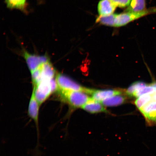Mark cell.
<instances>
[{
    "mask_svg": "<svg viewBox=\"0 0 156 156\" xmlns=\"http://www.w3.org/2000/svg\"><path fill=\"white\" fill-rule=\"evenodd\" d=\"M56 90H58V85L55 79H54L41 81L34 86L33 91L37 100L41 105Z\"/></svg>",
    "mask_w": 156,
    "mask_h": 156,
    "instance_id": "1",
    "label": "cell"
},
{
    "mask_svg": "<svg viewBox=\"0 0 156 156\" xmlns=\"http://www.w3.org/2000/svg\"><path fill=\"white\" fill-rule=\"evenodd\" d=\"M58 92L63 101L69 105L72 110L82 108L91 98L87 93L82 91H59Z\"/></svg>",
    "mask_w": 156,
    "mask_h": 156,
    "instance_id": "2",
    "label": "cell"
},
{
    "mask_svg": "<svg viewBox=\"0 0 156 156\" xmlns=\"http://www.w3.org/2000/svg\"><path fill=\"white\" fill-rule=\"evenodd\" d=\"M156 14V7H152L145 10L138 12H123L117 14L115 19V27L125 26L132 21L146 16Z\"/></svg>",
    "mask_w": 156,
    "mask_h": 156,
    "instance_id": "3",
    "label": "cell"
},
{
    "mask_svg": "<svg viewBox=\"0 0 156 156\" xmlns=\"http://www.w3.org/2000/svg\"><path fill=\"white\" fill-rule=\"evenodd\" d=\"M55 80L58 85V90L82 91L90 94L92 89L84 87L71 78L61 73L56 76Z\"/></svg>",
    "mask_w": 156,
    "mask_h": 156,
    "instance_id": "4",
    "label": "cell"
},
{
    "mask_svg": "<svg viewBox=\"0 0 156 156\" xmlns=\"http://www.w3.org/2000/svg\"><path fill=\"white\" fill-rule=\"evenodd\" d=\"M23 55L31 73L50 61L49 58L46 55L33 54L29 53L27 51H23Z\"/></svg>",
    "mask_w": 156,
    "mask_h": 156,
    "instance_id": "5",
    "label": "cell"
},
{
    "mask_svg": "<svg viewBox=\"0 0 156 156\" xmlns=\"http://www.w3.org/2000/svg\"><path fill=\"white\" fill-rule=\"evenodd\" d=\"M139 110L148 126H156V101H150Z\"/></svg>",
    "mask_w": 156,
    "mask_h": 156,
    "instance_id": "6",
    "label": "cell"
},
{
    "mask_svg": "<svg viewBox=\"0 0 156 156\" xmlns=\"http://www.w3.org/2000/svg\"><path fill=\"white\" fill-rule=\"evenodd\" d=\"M40 106L35 98L34 93L32 91V94L29 103L28 115L29 117L34 120L35 122L37 131L38 137L39 136V114Z\"/></svg>",
    "mask_w": 156,
    "mask_h": 156,
    "instance_id": "7",
    "label": "cell"
},
{
    "mask_svg": "<svg viewBox=\"0 0 156 156\" xmlns=\"http://www.w3.org/2000/svg\"><path fill=\"white\" fill-rule=\"evenodd\" d=\"M116 7L112 0H100L98 5V11L99 16L109 15L114 13Z\"/></svg>",
    "mask_w": 156,
    "mask_h": 156,
    "instance_id": "8",
    "label": "cell"
},
{
    "mask_svg": "<svg viewBox=\"0 0 156 156\" xmlns=\"http://www.w3.org/2000/svg\"><path fill=\"white\" fill-rule=\"evenodd\" d=\"M122 94V91L116 90H99L93 89L91 95H92V98L94 100L101 102L104 99L108 98Z\"/></svg>",
    "mask_w": 156,
    "mask_h": 156,
    "instance_id": "9",
    "label": "cell"
},
{
    "mask_svg": "<svg viewBox=\"0 0 156 156\" xmlns=\"http://www.w3.org/2000/svg\"><path fill=\"white\" fill-rule=\"evenodd\" d=\"M82 108L91 114L101 112L108 113V111L102 103L94 100L92 98L88 102L82 107Z\"/></svg>",
    "mask_w": 156,
    "mask_h": 156,
    "instance_id": "10",
    "label": "cell"
},
{
    "mask_svg": "<svg viewBox=\"0 0 156 156\" xmlns=\"http://www.w3.org/2000/svg\"><path fill=\"white\" fill-rule=\"evenodd\" d=\"M55 69L50 62H48L41 66L40 77L39 83L43 80L53 79L55 76Z\"/></svg>",
    "mask_w": 156,
    "mask_h": 156,
    "instance_id": "11",
    "label": "cell"
},
{
    "mask_svg": "<svg viewBox=\"0 0 156 156\" xmlns=\"http://www.w3.org/2000/svg\"><path fill=\"white\" fill-rule=\"evenodd\" d=\"M147 9L146 0H131L129 5L124 12H138L145 11Z\"/></svg>",
    "mask_w": 156,
    "mask_h": 156,
    "instance_id": "12",
    "label": "cell"
},
{
    "mask_svg": "<svg viewBox=\"0 0 156 156\" xmlns=\"http://www.w3.org/2000/svg\"><path fill=\"white\" fill-rule=\"evenodd\" d=\"M126 98L122 94L114 95L104 99L101 102L105 107L119 106L125 102Z\"/></svg>",
    "mask_w": 156,
    "mask_h": 156,
    "instance_id": "13",
    "label": "cell"
},
{
    "mask_svg": "<svg viewBox=\"0 0 156 156\" xmlns=\"http://www.w3.org/2000/svg\"><path fill=\"white\" fill-rule=\"evenodd\" d=\"M117 15V14L113 13L105 16H99L96 18V23L106 26L115 27Z\"/></svg>",
    "mask_w": 156,
    "mask_h": 156,
    "instance_id": "14",
    "label": "cell"
},
{
    "mask_svg": "<svg viewBox=\"0 0 156 156\" xmlns=\"http://www.w3.org/2000/svg\"><path fill=\"white\" fill-rule=\"evenodd\" d=\"M9 8L23 10L26 5V0H5Z\"/></svg>",
    "mask_w": 156,
    "mask_h": 156,
    "instance_id": "15",
    "label": "cell"
},
{
    "mask_svg": "<svg viewBox=\"0 0 156 156\" xmlns=\"http://www.w3.org/2000/svg\"><path fill=\"white\" fill-rule=\"evenodd\" d=\"M155 87L154 83L152 84H147L141 88L134 94L133 97L138 98L144 95L151 94L154 92Z\"/></svg>",
    "mask_w": 156,
    "mask_h": 156,
    "instance_id": "16",
    "label": "cell"
},
{
    "mask_svg": "<svg viewBox=\"0 0 156 156\" xmlns=\"http://www.w3.org/2000/svg\"><path fill=\"white\" fill-rule=\"evenodd\" d=\"M153 100L151 94H146L138 98L134 103L138 110H140L150 101Z\"/></svg>",
    "mask_w": 156,
    "mask_h": 156,
    "instance_id": "17",
    "label": "cell"
},
{
    "mask_svg": "<svg viewBox=\"0 0 156 156\" xmlns=\"http://www.w3.org/2000/svg\"><path fill=\"white\" fill-rule=\"evenodd\" d=\"M147 84L142 82L137 81L132 83L126 91L127 95L130 97H133L134 94L142 87L145 86Z\"/></svg>",
    "mask_w": 156,
    "mask_h": 156,
    "instance_id": "18",
    "label": "cell"
},
{
    "mask_svg": "<svg viewBox=\"0 0 156 156\" xmlns=\"http://www.w3.org/2000/svg\"><path fill=\"white\" fill-rule=\"evenodd\" d=\"M117 7L124 9L129 5L131 0H112Z\"/></svg>",
    "mask_w": 156,
    "mask_h": 156,
    "instance_id": "19",
    "label": "cell"
},
{
    "mask_svg": "<svg viewBox=\"0 0 156 156\" xmlns=\"http://www.w3.org/2000/svg\"><path fill=\"white\" fill-rule=\"evenodd\" d=\"M154 84L155 87V91L154 92L151 94V95L153 100L156 101V83H154Z\"/></svg>",
    "mask_w": 156,
    "mask_h": 156,
    "instance_id": "20",
    "label": "cell"
}]
</instances>
